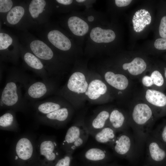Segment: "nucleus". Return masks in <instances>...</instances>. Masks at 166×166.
Returning <instances> with one entry per match:
<instances>
[{
	"mask_svg": "<svg viewBox=\"0 0 166 166\" xmlns=\"http://www.w3.org/2000/svg\"><path fill=\"white\" fill-rule=\"evenodd\" d=\"M31 79L22 69L14 66L9 69L5 85L0 93V108L26 112L30 106L22 94Z\"/></svg>",
	"mask_w": 166,
	"mask_h": 166,
	"instance_id": "nucleus-1",
	"label": "nucleus"
},
{
	"mask_svg": "<svg viewBox=\"0 0 166 166\" xmlns=\"http://www.w3.org/2000/svg\"><path fill=\"white\" fill-rule=\"evenodd\" d=\"M36 29L39 38L65 59L83 48L65 30L57 23L49 22Z\"/></svg>",
	"mask_w": 166,
	"mask_h": 166,
	"instance_id": "nucleus-2",
	"label": "nucleus"
},
{
	"mask_svg": "<svg viewBox=\"0 0 166 166\" xmlns=\"http://www.w3.org/2000/svg\"><path fill=\"white\" fill-rule=\"evenodd\" d=\"M21 43L42 62L50 76L63 67L65 59L46 43L28 31L18 32Z\"/></svg>",
	"mask_w": 166,
	"mask_h": 166,
	"instance_id": "nucleus-3",
	"label": "nucleus"
},
{
	"mask_svg": "<svg viewBox=\"0 0 166 166\" xmlns=\"http://www.w3.org/2000/svg\"><path fill=\"white\" fill-rule=\"evenodd\" d=\"M37 141L35 136L29 133L24 134L16 138L10 151L11 159L14 166H35L40 164Z\"/></svg>",
	"mask_w": 166,
	"mask_h": 166,
	"instance_id": "nucleus-4",
	"label": "nucleus"
},
{
	"mask_svg": "<svg viewBox=\"0 0 166 166\" xmlns=\"http://www.w3.org/2000/svg\"><path fill=\"white\" fill-rule=\"evenodd\" d=\"M153 115L151 108L145 103L137 104L132 109L129 125L140 146L145 142L152 130Z\"/></svg>",
	"mask_w": 166,
	"mask_h": 166,
	"instance_id": "nucleus-5",
	"label": "nucleus"
},
{
	"mask_svg": "<svg viewBox=\"0 0 166 166\" xmlns=\"http://www.w3.org/2000/svg\"><path fill=\"white\" fill-rule=\"evenodd\" d=\"M82 47L92 28L80 12L74 11L62 18L60 23Z\"/></svg>",
	"mask_w": 166,
	"mask_h": 166,
	"instance_id": "nucleus-6",
	"label": "nucleus"
},
{
	"mask_svg": "<svg viewBox=\"0 0 166 166\" xmlns=\"http://www.w3.org/2000/svg\"><path fill=\"white\" fill-rule=\"evenodd\" d=\"M36 147L39 163L44 166H51L62 156L55 136H42L37 141Z\"/></svg>",
	"mask_w": 166,
	"mask_h": 166,
	"instance_id": "nucleus-7",
	"label": "nucleus"
},
{
	"mask_svg": "<svg viewBox=\"0 0 166 166\" xmlns=\"http://www.w3.org/2000/svg\"><path fill=\"white\" fill-rule=\"evenodd\" d=\"M0 22L19 31L35 28L29 14L26 1H20Z\"/></svg>",
	"mask_w": 166,
	"mask_h": 166,
	"instance_id": "nucleus-8",
	"label": "nucleus"
},
{
	"mask_svg": "<svg viewBox=\"0 0 166 166\" xmlns=\"http://www.w3.org/2000/svg\"><path fill=\"white\" fill-rule=\"evenodd\" d=\"M20 45L17 36L0 27V62L17 65L20 57Z\"/></svg>",
	"mask_w": 166,
	"mask_h": 166,
	"instance_id": "nucleus-9",
	"label": "nucleus"
},
{
	"mask_svg": "<svg viewBox=\"0 0 166 166\" xmlns=\"http://www.w3.org/2000/svg\"><path fill=\"white\" fill-rule=\"evenodd\" d=\"M89 135L85 123H76L67 130L60 147L65 153L73 154L75 150L86 143Z\"/></svg>",
	"mask_w": 166,
	"mask_h": 166,
	"instance_id": "nucleus-10",
	"label": "nucleus"
},
{
	"mask_svg": "<svg viewBox=\"0 0 166 166\" xmlns=\"http://www.w3.org/2000/svg\"><path fill=\"white\" fill-rule=\"evenodd\" d=\"M30 17L35 29L49 22L54 11L53 0L26 1Z\"/></svg>",
	"mask_w": 166,
	"mask_h": 166,
	"instance_id": "nucleus-11",
	"label": "nucleus"
},
{
	"mask_svg": "<svg viewBox=\"0 0 166 166\" xmlns=\"http://www.w3.org/2000/svg\"><path fill=\"white\" fill-rule=\"evenodd\" d=\"M103 24H98L92 27L86 37L85 49L87 51H101L104 45L113 42L116 35L114 31L110 29L103 27Z\"/></svg>",
	"mask_w": 166,
	"mask_h": 166,
	"instance_id": "nucleus-12",
	"label": "nucleus"
},
{
	"mask_svg": "<svg viewBox=\"0 0 166 166\" xmlns=\"http://www.w3.org/2000/svg\"><path fill=\"white\" fill-rule=\"evenodd\" d=\"M54 89L53 83L50 78L38 81L31 80L25 89L24 97L30 106L34 103L51 94Z\"/></svg>",
	"mask_w": 166,
	"mask_h": 166,
	"instance_id": "nucleus-13",
	"label": "nucleus"
},
{
	"mask_svg": "<svg viewBox=\"0 0 166 166\" xmlns=\"http://www.w3.org/2000/svg\"><path fill=\"white\" fill-rule=\"evenodd\" d=\"M122 132L117 136L112 149L116 156L131 159L135 155L137 148L140 146L134 136H132L127 130Z\"/></svg>",
	"mask_w": 166,
	"mask_h": 166,
	"instance_id": "nucleus-14",
	"label": "nucleus"
},
{
	"mask_svg": "<svg viewBox=\"0 0 166 166\" xmlns=\"http://www.w3.org/2000/svg\"><path fill=\"white\" fill-rule=\"evenodd\" d=\"M81 158L84 166H100L112 158V155L106 148L100 145L88 147L81 152Z\"/></svg>",
	"mask_w": 166,
	"mask_h": 166,
	"instance_id": "nucleus-15",
	"label": "nucleus"
},
{
	"mask_svg": "<svg viewBox=\"0 0 166 166\" xmlns=\"http://www.w3.org/2000/svg\"><path fill=\"white\" fill-rule=\"evenodd\" d=\"M71 113V109L65 106L46 114L35 116L38 123L59 129L66 125L69 120Z\"/></svg>",
	"mask_w": 166,
	"mask_h": 166,
	"instance_id": "nucleus-16",
	"label": "nucleus"
},
{
	"mask_svg": "<svg viewBox=\"0 0 166 166\" xmlns=\"http://www.w3.org/2000/svg\"><path fill=\"white\" fill-rule=\"evenodd\" d=\"M20 57L24 66L40 77L42 80L49 79L50 75L42 61L20 42Z\"/></svg>",
	"mask_w": 166,
	"mask_h": 166,
	"instance_id": "nucleus-17",
	"label": "nucleus"
},
{
	"mask_svg": "<svg viewBox=\"0 0 166 166\" xmlns=\"http://www.w3.org/2000/svg\"><path fill=\"white\" fill-rule=\"evenodd\" d=\"M146 144L148 165L153 166L163 161L166 157V152L160 147L158 139L150 135L147 138Z\"/></svg>",
	"mask_w": 166,
	"mask_h": 166,
	"instance_id": "nucleus-18",
	"label": "nucleus"
},
{
	"mask_svg": "<svg viewBox=\"0 0 166 166\" xmlns=\"http://www.w3.org/2000/svg\"><path fill=\"white\" fill-rule=\"evenodd\" d=\"M61 102L51 98L39 101L32 104L31 106L35 112V115L46 114L66 106Z\"/></svg>",
	"mask_w": 166,
	"mask_h": 166,
	"instance_id": "nucleus-19",
	"label": "nucleus"
},
{
	"mask_svg": "<svg viewBox=\"0 0 166 166\" xmlns=\"http://www.w3.org/2000/svg\"><path fill=\"white\" fill-rule=\"evenodd\" d=\"M110 113L105 110H102L97 113L88 124L86 127L91 135L108 126Z\"/></svg>",
	"mask_w": 166,
	"mask_h": 166,
	"instance_id": "nucleus-20",
	"label": "nucleus"
},
{
	"mask_svg": "<svg viewBox=\"0 0 166 166\" xmlns=\"http://www.w3.org/2000/svg\"><path fill=\"white\" fill-rule=\"evenodd\" d=\"M66 86L69 91L80 93L86 92L88 85L84 74L77 72L73 73L70 76Z\"/></svg>",
	"mask_w": 166,
	"mask_h": 166,
	"instance_id": "nucleus-21",
	"label": "nucleus"
},
{
	"mask_svg": "<svg viewBox=\"0 0 166 166\" xmlns=\"http://www.w3.org/2000/svg\"><path fill=\"white\" fill-rule=\"evenodd\" d=\"M129 123L127 122L124 114L117 109L110 112L108 125L112 128L116 132L127 130Z\"/></svg>",
	"mask_w": 166,
	"mask_h": 166,
	"instance_id": "nucleus-22",
	"label": "nucleus"
},
{
	"mask_svg": "<svg viewBox=\"0 0 166 166\" xmlns=\"http://www.w3.org/2000/svg\"><path fill=\"white\" fill-rule=\"evenodd\" d=\"M16 112L8 109L0 117V129L1 130L18 132L19 124L16 117Z\"/></svg>",
	"mask_w": 166,
	"mask_h": 166,
	"instance_id": "nucleus-23",
	"label": "nucleus"
},
{
	"mask_svg": "<svg viewBox=\"0 0 166 166\" xmlns=\"http://www.w3.org/2000/svg\"><path fill=\"white\" fill-rule=\"evenodd\" d=\"M116 132L108 125L92 136L98 143L105 144L112 148L117 136Z\"/></svg>",
	"mask_w": 166,
	"mask_h": 166,
	"instance_id": "nucleus-24",
	"label": "nucleus"
},
{
	"mask_svg": "<svg viewBox=\"0 0 166 166\" xmlns=\"http://www.w3.org/2000/svg\"><path fill=\"white\" fill-rule=\"evenodd\" d=\"M105 78L109 85L119 90H124L128 85V79L121 74H115L111 71H108L105 73Z\"/></svg>",
	"mask_w": 166,
	"mask_h": 166,
	"instance_id": "nucleus-25",
	"label": "nucleus"
},
{
	"mask_svg": "<svg viewBox=\"0 0 166 166\" xmlns=\"http://www.w3.org/2000/svg\"><path fill=\"white\" fill-rule=\"evenodd\" d=\"M107 90V87L105 84L100 80L96 79L90 83L85 94L90 99L95 100L105 93Z\"/></svg>",
	"mask_w": 166,
	"mask_h": 166,
	"instance_id": "nucleus-26",
	"label": "nucleus"
},
{
	"mask_svg": "<svg viewBox=\"0 0 166 166\" xmlns=\"http://www.w3.org/2000/svg\"><path fill=\"white\" fill-rule=\"evenodd\" d=\"M146 66V64L143 59L136 57L131 62L123 64L122 68L124 70H128L131 74L137 75L142 73L145 70Z\"/></svg>",
	"mask_w": 166,
	"mask_h": 166,
	"instance_id": "nucleus-27",
	"label": "nucleus"
},
{
	"mask_svg": "<svg viewBox=\"0 0 166 166\" xmlns=\"http://www.w3.org/2000/svg\"><path fill=\"white\" fill-rule=\"evenodd\" d=\"M54 11L60 13H66L76 11L80 6L75 0H53Z\"/></svg>",
	"mask_w": 166,
	"mask_h": 166,
	"instance_id": "nucleus-28",
	"label": "nucleus"
},
{
	"mask_svg": "<svg viewBox=\"0 0 166 166\" xmlns=\"http://www.w3.org/2000/svg\"><path fill=\"white\" fill-rule=\"evenodd\" d=\"M145 97L149 103L155 106L162 107L166 105V96L160 91L148 89L146 91Z\"/></svg>",
	"mask_w": 166,
	"mask_h": 166,
	"instance_id": "nucleus-29",
	"label": "nucleus"
},
{
	"mask_svg": "<svg viewBox=\"0 0 166 166\" xmlns=\"http://www.w3.org/2000/svg\"><path fill=\"white\" fill-rule=\"evenodd\" d=\"M80 13L91 27L98 24H103L101 20V14L100 11L96 10L91 8H85L83 12Z\"/></svg>",
	"mask_w": 166,
	"mask_h": 166,
	"instance_id": "nucleus-30",
	"label": "nucleus"
},
{
	"mask_svg": "<svg viewBox=\"0 0 166 166\" xmlns=\"http://www.w3.org/2000/svg\"><path fill=\"white\" fill-rule=\"evenodd\" d=\"M19 0H0V17L2 20Z\"/></svg>",
	"mask_w": 166,
	"mask_h": 166,
	"instance_id": "nucleus-31",
	"label": "nucleus"
},
{
	"mask_svg": "<svg viewBox=\"0 0 166 166\" xmlns=\"http://www.w3.org/2000/svg\"><path fill=\"white\" fill-rule=\"evenodd\" d=\"M73 154L65 153L57 160L51 166H72L73 160Z\"/></svg>",
	"mask_w": 166,
	"mask_h": 166,
	"instance_id": "nucleus-32",
	"label": "nucleus"
},
{
	"mask_svg": "<svg viewBox=\"0 0 166 166\" xmlns=\"http://www.w3.org/2000/svg\"><path fill=\"white\" fill-rule=\"evenodd\" d=\"M150 77L152 78L153 84L158 86H161L163 84V77L159 71H154L152 73Z\"/></svg>",
	"mask_w": 166,
	"mask_h": 166,
	"instance_id": "nucleus-33",
	"label": "nucleus"
},
{
	"mask_svg": "<svg viewBox=\"0 0 166 166\" xmlns=\"http://www.w3.org/2000/svg\"><path fill=\"white\" fill-rule=\"evenodd\" d=\"M159 31L162 38H166V16H163L161 20Z\"/></svg>",
	"mask_w": 166,
	"mask_h": 166,
	"instance_id": "nucleus-34",
	"label": "nucleus"
},
{
	"mask_svg": "<svg viewBox=\"0 0 166 166\" xmlns=\"http://www.w3.org/2000/svg\"><path fill=\"white\" fill-rule=\"evenodd\" d=\"M155 48L158 50L166 49V38H158L154 43Z\"/></svg>",
	"mask_w": 166,
	"mask_h": 166,
	"instance_id": "nucleus-35",
	"label": "nucleus"
},
{
	"mask_svg": "<svg viewBox=\"0 0 166 166\" xmlns=\"http://www.w3.org/2000/svg\"><path fill=\"white\" fill-rule=\"evenodd\" d=\"M77 4L80 6H85V8H91L93 4L95 2L94 0H75Z\"/></svg>",
	"mask_w": 166,
	"mask_h": 166,
	"instance_id": "nucleus-36",
	"label": "nucleus"
},
{
	"mask_svg": "<svg viewBox=\"0 0 166 166\" xmlns=\"http://www.w3.org/2000/svg\"><path fill=\"white\" fill-rule=\"evenodd\" d=\"M142 82L143 84L146 87H150L153 85L152 78L147 75L144 76L142 78Z\"/></svg>",
	"mask_w": 166,
	"mask_h": 166,
	"instance_id": "nucleus-37",
	"label": "nucleus"
},
{
	"mask_svg": "<svg viewBox=\"0 0 166 166\" xmlns=\"http://www.w3.org/2000/svg\"><path fill=\"white\" fill-rule=\"evenodd\" d=\"M132 1L131 0H115V5L118 7L125 6L129 5Z\"/></svg>",
	"mask_w": 166,
	"mask_h": 166,
	"instance_id": "nucleus-38",
	"label": "nucleus"
},
{
	"mask_svg": "<svg viewBox=\"0 0 166 166\" xmlns=\"http://www.w3.org/2000/svg\"><path fill=\"white\" fill-rule=\"evenodd\" d=\"M161 136L163 141L166 143V125L163 128Z\"/></svg>",
	"mask_w": 166,
	"mask_h": 166,
	"instance_id": "nucleus-39",
	"label": "nucleus"
},
{
	"mask_svg": "<svg viewBox=\"0 0 166 166\" xmlns=\"http://www.w3.org/2000/svg\"><path fill=\"white\" fill-rule=\"evenodd\" d=\"M100 166H121L117 164H105L102 165Z\"/></svg>",
	"mask_w": 166,
	"mask_h": 166,
	"instance_id": "nucleus-40",
	"label": "nucleus"
},
{
	"mask_svg": "<svg viewBox=\"0 0 166 166\" xmlns=\"http://www.w3.org/2000/svg\"><path fill=\"white\" fill-rule=\"evenodd\" d=\"M35 166H44L42 165L41 164H39Z\"/></svg>",
	"mask_w": 166,
	"mask_h": 166,
	"instance_id": "nucleus-41",
	"label": "nucleus"
},
{
	"mask_svg": "<svg viewBox=\"0 0 166 166\" xmlns=\"http://www.w3.org/2000/svg\"><path fill=\"white\" fill-rule=\"evenodd\" d=\"M164 75L165 76L166 78V70L165 71V73H164Z\"/></svg>",
	"mask_w": 166,
	"mask_h": 166,
	"instance_id": "nucleus-42",
	"label": "nucleus"
},
{
	"mask_svg": "<svg viewBox=\"0 0 166 166\" xmlns=\"http://www.w3.org/2000/svg\"><path fill=\"white\" fill-rule=\"evenodd\" d=\"M150 18L149 17H148V21H149V20Z\"/></svg>",
	"mask_w": 166,
	"mask_h": 166,
	"instance_id": "nucleus-43",
	"label": "nucleus"
},
{
	"mask_svg": "<svg viewBox=\"0 0 166 166\" xmlns=\"http://www.w3.org/2000/svg\"><path fill=\"white\" fill-rule=\"evenodd\" d=\"M144 166H149L148 164H146V165H144Z\"/></svg>",
	"mask_w": 166,
	"mask_h": 166,
	"instance_id": "nucleus-44",
	"label": "nucleus"
}]
</instances>
